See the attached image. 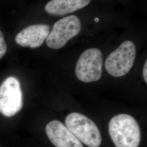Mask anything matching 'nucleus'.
<instances>
[{"instance_id": "3", "label": "nucleus", "mask_w": 147, "mask_h": 147, "mask_svg": "<svg viewBox=\"0 0 147 147\" xmlns=\"http://www.w3.org/2000/svg\"><path fill=\"white\" fill-rule=\"evenodd\" d=\"M136 47L134 42L126 40L106 58L105 67L110 75L119 78L125 75L132 68L136 58Z\"/></svg>"}, {"instance_id": "1", "label": "nucleus", "mask_w": 147, "mask_h": 147, "mask_svg": "<svg viewBox=\"0 0 147 147\" xmlns=\"http://www.w3.org/2000/svg\"><path fill=\"white\" fill-rule=\"evenodd\" d=\"M109 132L116 147H138L141 133L136 119L127 114L114 116L109 124Z\"/></svg>"}, {"instance_id": "12", "label": "nucleus", "mask_w": 147, "mask_h": 147, "mask_svg": "<svg viewBox=\"0 0 147 147\" xmlns=\"http://www.w3.org/2000/svg\"><path fill=\"white\" fill-rule=\"evenodd\" d=\"M99 21V18H95L94 19V21L95 22H98Z\"/></svg>"}, {"instance_id": "2", "label": "nucleus", "mask_w": 147, "mask_h": 147, "mask_svg": "<svg viewBox=\"0 0 147 147\" xmlns=\"http://www.w3.org/2000/svg\"><path fill=\"white\" fill-rule=\"evenodd\" d=\"M65 123L81 143L89 147H99L102 143L100 130L94 122L84 115L73 112L67 116Z\"/></svg>"}, {"instance_id": "7", "label": "nucleus", "mask_w": 147, "mask_h": 147, "mask_svg": "<svg viewBox=\"0 0 147 147\" xmlns=\"http://www.w3.org/2000/svg\"><path fill=\"white\" fill-rule=\"evenodd\" d=\"M49 139L56 147H84L82 143L59 121H51L45 127Z\"/></svg>"}, {"instance_id": "5", "label": "nucleus", "mask_w": 147, "mask_h": 147, "mask_svg": "<svg viewBox=\"0 0 147 147\" xmlns=\"http://www.w3.org/2000/svg\"><path fill=\"white\" fill-rule=\"evenodd\" d=\"M81 30V24L78 16L72 15L62 18L53 25L46 39L47 45L52 49H61Z\"/></svg>"}, {"instance_id": "8", "label": "nucleus", "mask_w": 147, "mask_h": 147, "mask_svg": "<svg viewBox=\"0 0 147 147\" xmlns=\"http://www.w3.org/2000/svg\"><path fill=\"white\" fill-rule=\"evenodd\" d=\"M50 26L45 24H36L26 27L16 36V42L22 47L36 49L47 39Z\"/></svg>"}, {"instance_id": "6", "label": "nucleus", "mask_w": 147, "mask_h": 147, "mask_svg": "<svg viewBox=\"0 0 147 147\" xmlns=\"http://www.w3.org/2000/svg\"><path fill=\"white\" fill-rule=\"evenodd\" d=\"M22 106L19 80L12 76L7 78L0 86V113L7 117H12L21 110Z\"/></svg>"}, {"instance_id": "4", "label": "nucleus", "mask_w": 147, "mask_h": 147, "mask_svg": "<svg viewBox=\"0 0 147 147\" xmlns=\"http://www.w3.org/2000/svg\"><path fill=\"white\" fill-rule=\"evenodd\" d=\"M102 62V54L99 49L90 48L85 50L76 65L78 79L85 83L98 81L101 77Z\"/></svg>"}, {"instance_id": "10", "label": "nucleus", "mask_w": 147, "mask_h": 147, "mask_svg": "<svg viewBox=\"0 0 147 147\" xmlns=\"http://www.w3.org/2000/svg\"><path fill=\"white\" fill-rule=\"evenodd\" d=\"M7 50V46L3 34L0 31V59L5 55Z\"/></svg>"}, {"instance_id": "9", "label": "nucleus", "mask_w": 147, "mask_h": 147, "mask_svg": "<svg viewBox=\"0 0 147 147\" xmlns=\"http://www.w3.org/2000/svg\"><path fill=\"white\" fill-rule=\"evenodd\" d=\"M90 2V0H51L44 9L51 16H65L84 8Z\"/></svg>"}, {"instance_id": "11", "label": "nucleus", "mask_w": 147, "mask_h": 147, "mask_svg": "<svg viewBox=\"0 0 147 147\" xmlns=\"http://www.w3.org/2000/svg\"><path fill=\"white\" fill-rule=\"evenodd\" d=\"M147 61H146L144 65L143 69V78H144V80L146 83H147Z\"/></svg>"}]
</instances>
